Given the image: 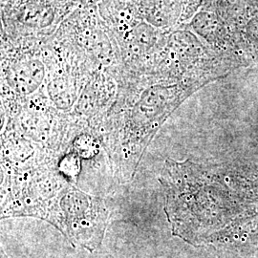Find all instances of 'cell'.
<instances>
[{"instance_id": "6da1fadb", "label": "cell", "mask_w": 258, "mask_h": 258, "mask_svg": "<svg viewBox=\"0 0 258 258\" xmlns=\"http://www.w3.org/2000/svg\"><path fill=\"white\" fill-rule=\"evenodd\" d=\"M44 219L73 246L93 251L102 244L108 212L102 199L69 184L50 205Z\"/></svg>"}]
</instances>
